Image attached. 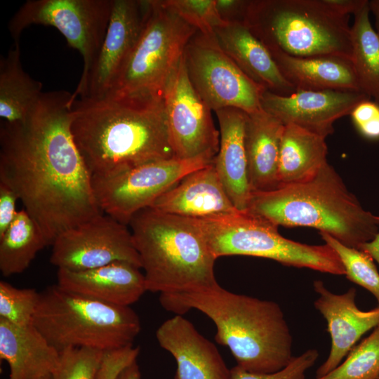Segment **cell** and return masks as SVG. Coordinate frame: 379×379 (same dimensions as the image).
Wrapping results in <instances>:
<instances>
[{"label":"cell","mask_w":379,"mask_h":379,"mask_svg":"<svg viewBox=\"0 0 379 379\" xmlns=\"http://www.w3.org/2000/svg\"><path fill=\"white\" fill-rule=\"evenodd\" d=\"M72 94L44 93L27 119L0 126V182L16 194L48 246L103 214L72 134Z\"/></svg>","instance_id":"cell-1"},{"label":"cell","mask_w":379,"mask_h":379,"mask_svg":"<svg viewBox=\"0 0 379 379\" xmlns=\"http://www.w3.org/2000/svg\"><path fill=\"white\" fill-rule=\"evenodd\" d=\"M72 102V134L92 176L177 158L164 98L106 95Z\"/></svg>","instance_id":"cell-2"},{"label":"cell","mask_w":379,"mask_h":379,"mask_svg":"<svg viewBox=\"0 0 379 379\" xmlns=\"http://www.w3.org/2000/svg\"><path fill=\"white\" fill-rule=\"evenodd\" d=\"M166 310L182 315L195 309L215 324V339L227 347L237 366L254 373H272L287 366L293 358V336L276 302L213 287L161 293Z\"/></svg>","instance_id":"cell-3"},{"label":"cell","mask_w":379,"mask_h":379,"mask_svg":"<svg viewBox=\"0 0 379 379\" xmlns=\"http://www.w3.org/2000/svg\"><path fill=\"white\" fill-rule=\"evenodd\" d=\"M247 211L278 227L317 229L357 249L379 230V216L363 208L328 163L307 181L252 193Z\"/></svg>","instance_id":"cell-4"},{"label":"cell","mask_w":379,"mask_h":379,"mask_svg":"<svg viewBox=\"0 0 379 379\" xmlns=\"http://www.w3.org/2000/svg\"><path fill=\"white\" fill-rule=\"evenodd\" d=\"M128 225L147 291L180 293L218 284L214 274L216 258L195 218L147 208Z\"/></svg>","instance_id":"cell-5"},{"label":"cell","mask_w":379,"mask_h":379,"mask_svg":"<svg viewBox=\"0 0 379 379\" xmlns=\"http://www.w3.org/2000/svg\"><path fill=\"white\" fill-rule=\"evenodd\" d=\"M244 22L268 50L352 60L349 16L335 13L322 0H251Z\"/></svg>","instance_id":"cell-6"},{"label":"cell","mask_w":379,"mask_h":379,"mask_svg":"<svg viewBox=\"0 0 379 379\" xmlns=\"http://www.w3.org/2000/svg\"><path fill=\"white\" fill-rule=\"evenodd\" d=\"M33 326L59 352L72 347L118 350L132 345L140 331L139 317L130 306L88 298L57 284L40 293Z\"/></svg>","instance_id":"cell-7"},{"label":"cell","mask_w":379,"mask_h":379,"mask_svg":"<svg viewBox=\"0 0 379 379\" xmlns=\"http://www.w3.org/2000/svg\"><path fill=\"white\" fill-rule=\"evenodd\" d=\"M196 220L216 259L248 255L286 266L345 274L338 255L326 244L309 245L286 239L280 234L277 225L249 211Z\"/></svg>","instance_id":"cell-8"},{"label":"cell","mask_w":379,"mask_h":379,"mask_svg":"<svg viewBox=\"0 0 379 379\" xmlns=\"http://www.w3.org/2000/svg\"><path fill=\"white\" fill-rule=\"evenodd\" d=\"M197 32L162 0H149L140 36L115 86L106 95L164 98L185 46Z\"/></svg>","instance_id":"cell-9"},{"label":"cell","mask_w":379,"mask_h":379,"mask_svg":"<svg viewBox=\"0 0 379 379\" xmlns=\"http://www.w3.org/2000/svg\"><path fill=\"white\" fill-rule=\"evenodd\" d=\"M114 0H28L8 24L15 43L32 25L51 26L81 54L84 78L94 65L104 41Z\"/></svg>","instance_id":"cell-10"},{"label":"cell","mask_w":379,"mask_h":379,"mask_svg":"<svg viewBox=\"0 0 379 379\" xmlns=\"http://www.w3.org/2000/svg\"><path fill=\"white\" fill-rule=\"evenodd\" d=\"M208 158H173L146 163L122 171L92 176L94 195L101 211L128 225L183 177L214 162Z\"/></svg>","instance_id":"cell-11"},{"label":"cell","mask_w":379,"mask_h":379,"mask_svg":"<svg viewBox=\"0 0 379 379\" xmlns=\"http://www.w3.org/2000/svg\"><path fill=\"white\" fill-rule=\"evenodd\" d=\"M183 60L192 86L212 111L233 107L251 114L262 109L265 89L239 69L214 34L197 31L185 46Z\"/></svg>","instance_id":"cell-12"},{"label":"cell","mask_w":379,"mask_h":379,"mask_svg":"<svg viewBox=\"0 0 379 379\" xmlns=\"http://www.w3.org/2000/svg\"><path fill=\"white\" fill-rule=\"evenodd\" d=\"M50 261L58 269L72 271L120 261L141 268L131 232L126 225L105 214L59 235L52 244Z\"/></svg>","instance_id":"cell-13"},{"label":"cell","mask_w":379,"mask_h":379,"mask_svg":"<svg viewBox=\"0 0 379 379\" xmlns=\"http://www.w3.org/2000/svg\"><path fill=\"white\" fill-rule=\"evenodd\" d=\"M164 102L175 157L214 159L219 150L220 131L215 126L212 110L188 78L183 56L166 87Z\"/></svg>","instance_id":"cell-14"},{"label":"cell","mask_w":379,"mask_h":379,"mask_svg":"<svg viewBox=\"0 0 379 379\" xmlns=\"http://www.w3.org/2000/svg\"><path fill=\"white\" fill-rule=\"evenodd\" d=\"M149 0H114L110 20L98 58L80 79L72 100L98 98L115 86L142 29Z\"/></svg>","instance_id":"cell-15"},{"label":"cell","mask_w":379,"mask_h":379,"mask_svg":"<svg viewBox=\"0 0 379 379\" xmlns=\"http://www.w3.org/2000/svg\"><path fill=\"white\" fill-rule=\"evenodd\" d=\"M368 98L356 91L299 90L281 95L265 90L260 103L263 110L284 125L292 124L326 138L333 133L336 120L350 115L357 104Z\"/></svg>","instance_id":"cell-16"},{"label":"cell","mask_w":379,"mask_h":379,"mask_svg":"<svg viewBox=\"0 0 379 379\" xmlns=\"http://www.w3.org/2000/svg\"><path fill=\"white\" fill-rule=\"evenodd\" d=\"M313 288L318 295L314 307L326 321L331 340L328 356L317 370V378L335 368L361 337L379 325V306L368 311L361 310L356 305L357 291L353 287L344 293L335 294L322 281L315 280Z\"/></svg>","instance_id":"cell-17"},{"label":"cell","mask_w":379,"mask_h":379,"mask_svg":"<svg viewBox=\"0 0 379 379\" xmlns=\"http://www.w3.org/2000/svg\"><path fill=\"white\" fill-rule=\"evenodd\" d=\"M156 338L176 361L175 379H231V371L215 345L182 315L163 322Z\"/></svg>","instance_id":"cell-18"},{"label":"cell","mask_w":379,"mask_h":379,"mask_svg":"<svg viewBox=\"0 0 379 379\" xmlns=\"http://www.w3.org/2000/svg\"><path fill=\"white\" fill-rule=\"evenodd\" d=\"M149 208L196 219L228 215L239 211L229 198L214 162L186 175Z\"/></svg>","instance_id":"cell-19"},{"label":"cell","mask_w":379,"mask_h":379,"mask_svg":"<svg viewBox=\"0 0 379 379\" xmlns=\"http://www.w3.org/2000/svg\"><path fill=\"white\" fill-rule=\"evenodd\" d=\"M57 284L68 292L118 306H130L147 291L140 268L121 261L86 270L58 269Z\"/></svg>","instance_id":"cell-20"},{"label":"cell","mask_w":379,"mask_h":379,"mask_svg":"<svg viewBox=\"0 0 379 379\" xmlns=\"http://www.w3.org/2000/svg\"><path fill=\"white\" fill-rule=\"evenodd\" d=\"M214 112L220 127V146L214 166L234 207L245 211L252 196L245 140L247 113L233 107Z\"/></svg>","instance_id":"cell-21"},{"label":"cell","mask_w":379,"mask_h":379,"mask_svg":"<svg viewBox=\"0 0 379 379\" xmlns=\"http://www.w3.org/2000/svg\"><path fill=\"white\" fill-rule=\"evenodd\" d=\"M215 36L225 53L251 79L265 90L281 95L297 91L280 72L267 48L244 22L216 28Z\"/></svg>","instance_id":"cell-22"},{"label":"cell","mask_w":379,"mask_h":379,"mask_svg":"<svg viewBox=\"0 0 379 379\" xmlns=\"http://www.w3.org/2000/svg\"><path fill=\"white\" fill-rule=\"evenodd\" d=\"M284 124L262 109L247 114L245 140L252 193L277 190Z\"/></svg>","instance_id":"cell-23"},{"label":"cell","mask_w":379,"mask_h":379,"mask_svg":"<svg viewBox=\"0 0 379 379\" xmlns=\"http://www.w3.org/2000/svg\"><path fill=\"white\" fill-rule=\"evenodd\" d=\"M0 357L8 379H37L52 373L60 352L33 326H19L0 318Z\"/></svg>","instance_id":"cell-24"},{"label":"cell","mask_w":379,"mask_h":379,"mask_svg":"<svg viewBox=\"0 0 379 379\" xmlns=\"http://www.w3.org/2000/svg\"><path fill=\"white\" fill-rule=\"evenodd\" d=\"M269 51L282 75L297 91L361 92L350 59L334 55L294 57Z\"/></svg>","instance_id":"cell-25"},{"label":"cell","mask_w":379,"mask_h":379,"mask_svg":"<svg viewBox=\"0 0 379 379\" xmlns=\"http://www.w3.org/2000/svg\"><path fill=\"white\" fill-rule=\"evenodd\" d=\"M327 152L326 138L292 124L284 125L278 188L312 179L328 163Z\"/></svg>","instance_id":"cell-26"},{"label":"cell","mask_w":379,"mask_h":379,"mask_svg":"<svg viewBox=\"0 0 379 379\" xmlns=\"http://www.w3.org/2000/svg\"><path fill=\"white\" fill-rule=\"evenodd\" d=\"M42 84L24 71L20 43L0 58V117L8 124L23 121L37 107Z\"/></svg>","instance_id":"cell-27"},{"label":"cell","mask_w":379,"mask_h":379,"mask_svg":"<svg viewBox=\"0 0 379 379\" xmlns=\"http://www.w3.org/2000/svg\"><path fill=\"white\" fill-rule=\"evenodd\" d=\"M48 246L40 227L25 210L18 212L0 237V271L9 277L23 272L37 253Z\"/></svg>","instance_id":"cell-28"},{"label":"cell","mask_w":379,"mask_h":379,"mask_svg":"<svg viewBox=\"0 0 379 379\" xmlns=\"http://www.w3.org/2000/svg\"><path fill=\"white\" fill-rule=\"evenodd\" d=\"M370 13L368 3L354 15L352 62L361 92L379 104V35Z\"/></svg>","instance_id":"cell-29"},{"label":"cell","mask_w":379,"mask_h":379,"mask_svg":"<svg viewBox=\"0 0 379 379\" xmlns=\"http://www.w3.org/2000/svg\"><path fill=\"white\" fill-rule=\"evenodd\" d=\"M378 376L379 325L335 368L315 379H378Z\"/></svg>","instance_id":"cell-30"},{"label":"cell","mask_w":379,"mask_h":379,"mask_svg":"<svg viewBox=\"0 0 379 379\" xmlns=\"http://www.w3.org/2000/svg\"><path fill=\"white\" fill-rule=\"evenodd\" d=\"M319 234L338 255L347 279L371 293L379 306V272L373 259L361 250L343 244L328 234Z\"/></svg>","instance_id":"cell-31"},{"label":"cell","mask_w":379,"mask_h":379,"mask_svg":"<svg viewBox=\"0 0 379 379\" xmlns=\"http://www.w3.org/2000/svg\"><path fill=\"white\" fill-rule=\"evenodd\" d=\"M40 293L0 281V318L19 326L33 325Z\"/></svg>","instance_id":"cell-32"},{"label":"cell","mask_w":379,"mask_h":379,"mask_svg":"<svg viewBox=\"0 0 379 379\" xmlns=\"http://www.w3.org/2000/svg\"><path fill=\"white\" fill-rule=\"evenodd\" d=\"M103 352L100 350L72 347L60 352L52 379H97Z\"/></svg>","instance_id":"cell-33"},{"label":"cell","mask_w":379,"mask_h":379,"mask_svg":"<svg viewBox=\"0 0 379 379\" xmlns=\"http://www.w3.org/2000/svg\"><path fill=\"white\" fill-rule=\"evenodd\" d=\"M162 2L197 31L205 34H213L216 28L228 23L220 17L216 0H162Z\"/></svg>","instance_id":"cell-34"},{"label":"cell","mask_w":379,"mask_h":379,"mask_svg":"<svg viewBox=\"0 0 379 379\" xmlns=\"http://www.w3.org/2000/svg\"><path fill=\"white\" fill-rule=\"evenodd\" d=\"M318 357L317 350H307L294 357L284 368L272 373H251L235 366L230 369L231 379H305L306 371L315 364Z\"/></svg>","instance_id":"cell-35"},{"label":"cell","mask_w":379,"mask_h":379,"mask_svg":"<svg viewBox=\"0 0 379 379\" xmlns=\"http://www.w3.org/2000/svg\"><path fill=\"white\" fill-rule=\"evenodd\" d=\"M352 122L364 138L379 139V104L369 98L357 104L350 113Z\"/></svg>","instance_id":"cell-36"},{"label":"cell","mask_w":379,"mask_h":379,"mask_svg":"<svg viewBox=\"0 0 379 379\" xmlns=\"http://www.w3.org/2000/svg\"><path fill=\"white\" fill-rule=\"evenodd\" d=\"M18 199V196L9 187L0 182V237L8 229L18 212L15 208Z\"/></svg>","instance_id":"cell-37"},{"label":"cell","mask_w":379,"mask_h":379,"mask_svg":"<svg viewBox=\"0 0 379 379\" xmlns=\"http://www.w3.org/2000/svg\"><path fill=\"white\" fill-rule=\"evenodd\" d=\"M248 3V0H216L220 17L228 23L244 22Z\"/></svg>","instance_id":"cell-38"},{"label":"cell","mask_w":379,"mask_h":379,"mask_svg":"<svg viewBox=\"0 0 379 379\" xmlns=\"http://www.w3.org/2000/svg\"><path fill=\"white\" fill-rule=\"evenodd\" d=\"M323 2L333 12L342 15H354L368 3V0H322Z\"/></svg>","instance_id":"cell-39"},{"label":"cell","mask_w":379,"mask_h":379,"mask_svg":"<svg viewBox=\"0 0 379 379\" xmlns=\"http://www.w3.org/2000/svg\"><path fill=\"white\" fill-rule=\"evenodd\" d=\"M114 379H141V374L137 360L124 367Z\"/></svg>","instance_id":"cell-40"},{"label":"cell","mask_w":379,"mask_h":379,"mask_svg":"<svg viewBox=\"0 0 379 379\" xmlns=\"http://www.w3.org/2000/svg\"><path fill=\"white\" fill-rule=\"evenodd\" d=\"M359 250L368 254L379 265V230L375 237L371 241L361 245Z\"/></svg>","instance_id":"cell-41"},{"label":"cell","mask_w":379,"mask_h":379,"mask_svg":"<svg viewBox=\"0 0 379 379\" xmlns=\"http://www.w3.org/2000/svg\"><path fill=\"white\" fill-rule=\"evenodd\" d=\"M371 13L375 21V29L379 35V0H371L368 2Z\"/></svg>","instance_id":"cell-42"},{"label":"cell","mask_w":379,"mask_h":379,"mask_svg":"<svg viewBox=\"0 0 379 379\" xmlns=\"http://www.w3.org/2000/svg\"><path fill=\"white\" fill-rule=\"evenodd\" d=\"M37 379H52V375L51 373L43 375Z\"/></svg>","instance_id":"cell-43"},{"label":"cell","mask_w":379,"mask_h":379,"mask_svg":"<svg viewBox=\"0 0 379 379\" xmlns=\"http://www.w3.org/2000/svg\"><path fill=\"white\" fill-rule=\"evenodd\" d=\"M378 379H379V376H378Z\"/></svg>","instance_id":"cell-44"}]
</instances>
